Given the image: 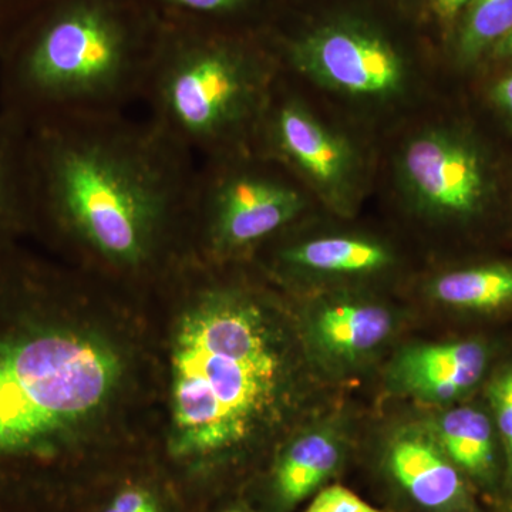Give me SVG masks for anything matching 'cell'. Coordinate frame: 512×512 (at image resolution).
<instances>
[{
    "label": "cell",
    "instance_id": "cell-12",
    "mask_svg": "<svg viewBox=\"0 0 512 512\" xmlns=\"http://www.w3.org/2000/svg\"><path fill=\"white\" fill-rule=\"evenodd\" d=\"M387 464L397 483L421 507L446 512L470 508L464 474L444 453L429 426L397 433Z\"/></svg>",
    "mask_w": 512,
    "mask_h": 512
},
{
    "label": "cell",
    "instance_id": "cell-2",
    "mask_svg": "<svg viewBox=\"0 0 512 512\" xmlns=\"http://www.w3.org/2000/svg\"><path fill=\"white\" fill-rule=\"evenodd\" d=\"M55 282L12 245L0 249V498L55 458L120 380L109 343L47 311Z\"/></svg>",
    "mask_w": 512,
    "mask_h": 512
},
{
    "label": "cell",
    "instance_id": "cell-15",
    "mask_svg": "<svg viewBox=\"0 0 512 512\" xmlns=\"http://www.w3.org/2000/svg\"><path fill=\"white\" fill-rule=\"evenodd\" d=\"M343 444L330 427L305 431L286 448L276 468L275 485L285 504L305 500L339 467Z\"/></svg>",
    "mask_w": 512,
    "mask_h": 512
},
{
    "label": "cell",
    "instance_id": "cell-3",
    "mask_svg": "<svg viewBox=\"0 0 512 512\" xmlns=\"http://www.w3.org/2000/svg\"><path fill=\"white\" fill-rule=\"evenodd\" d=\"M293 369L284 332L251 292L198 289L171 348L175 456H215L255 439L288 406Z\"/></svg>",
    "mask_w": 512,
    "mask_h": 512
},
{
    "label": "cell",
    "instance_id": "cell-21",
    "mask_svg": "<svg viewBox=\"0 0 512 512\" xmlns=\"http://www.w3.org/2000/svg\"><path fill=\"white\" fill-rule=\"evenodd\" d=\"M306 512H382L367 504L355 493L342 487L332 485L316 495Z\"/></svg>",
    "mask_w": 512,
    "mask_h": 512
},
{
    "label": "cell",
    "instance_id": "cell-24",
    "mask_svg": "<svg viewBox=\"0 0 512 512\" xmlns=\"http://www.w3.org/2000/svg\"><path fill=\"white\" fill-rule=\"evenodd\" d=\"M491 99L495 106L512 120V73L495 83L491 90Z\"/></svg>",
    "mask_w": 512,
    "mask_h": 512
},
{
    "label": "cell",
    "instance_id": "cell-4",
    "mask_svg": "<svg viewBox=\"0 0 512 512\" xmlns=\"http://www.w3.org/2000/svg\"><path fill=\"white\" fill-rule=\"evenodd\" d=\"M164 20L146 0H45L0 53V110L32 130L143 100Z\"/></svg>",
    "mask_w": 512,
    "mask_h": 512
},
{
    "label": "cell",
    "instance_id": "cell-11",
    "mask_svg": "<svg viewBox=\"0 0 512 512\" xmlns=\"http://www.w3.org/2000/svg\"><path fill=\"white\" fill-rule=\"evenodd\" d=\"M488 359L487 346L476 339L413 346L394 359L390 380L420 402L451 404L483 380Z\"/></svg>",
    "mask_w": 512,
    "mask_h": 512
},
{
    "label": "cell",
    "instance_id": "cell-19",
    "mask_svg": "<svg viewBox=\"0 0 512 512\" xmlns=\"http://www.w3.org/2000/svg\"><path fill=\"white\" fill-rule=\"evenodd\" d=\"M160 18L168 22L220 25L228 18L247 8L249 0H146Z\"/></svg>",
    "mask_w": 512,
    "mask_h": 512
},
{
    "label": "cell",
    "instance_id": "cell-10",
    "mask_svg": "<svg viewBox=\"0 0 512 512\" xmlns=\"http://www.w3.org/2000/svg\"><path fill=\"white\" fill-rule=\"evenodd\" d=\"M393 312L383 303L355 296H332L316 303L306 316L311 353L333 370L365 365L394 332Z\"/></svg>",
    "mask_w": 512,
    "mask_h": 512
},
{
    "label": "cell",
    "instance_id": "cell-14",
    "mask_svg": "<svg viewBox=\"0 0 512 512\" xmlns=\"http://www.w3.org/2000/svg\"><path fill=\"white\" fill-rule=\"evenodd\" d=\"M279 264L291 271L328 276L370 275L393 264L382 242L360 237H325L279 249Z\"/></svg>",
    "mask_w": 512,
    "mask_h": 512
},
{
    "label": "cell",
    "instance_id": "cell-20",
    "mask_svg": "<svg viewBox=\"0 0 512 512\" xmlns=\"http://www.w3.org/2000/svg\"><path fill=\"white\" fill-rule=\"evenodd\" d=\"M487 396L504 454L505 481L512 488V365L495 373L488 384Z\"/></svg>",
    "mask_w": 512,
    "mask_h": 512
},
{
    "label": "cell",
    "instance_id": "cell-17",
    "mask_svg": "<svg viewBox=\"0 0 512 512\" xmlns=\"http://www.w3.org/2000/svg\"><path fill=\"white\" fill-rule=\"evenodd\" d=\"M431 296L461 311H497L512 305V266L484 265L448 272L431 284Z\"/></svg>",
    "mask_w": 512,
    "mask_h": 512
},
{
    "label": "cell",
    "instance_id": "cell-1",
    "mask_svg": "<svg viewBox=\"0 0 512 512\" xmlns=\"http://www.w3.org/2000/svg\"><path fill=\"white\" fill-rule=\"evenodd\" d=\"M197 168L147 117L37 126L29 130L30 229L117 274L148 275L190 229Z\"/></svg>",
    "mask_w": 512,
    "mask_h": 512
},
{
    "label": "cell",
    "instance_id": "cell-27",
    "mask_svg": "<svg viewBox=\"0 0 512 512\" xmlns=\"http://www.w3.org/2000/svg\"><path fill=\"white\" fill-rule=\"evenodd\" d=\"M229 512H238V511H229Z\"/></svg>",
    "mask_w": 512,
    "mask_h": 512
},
{
    "label": "cell",
    "instance_id": "cell-9",
    "mask_svg": "<svg viewBox=\"0 0 512 512\" xmlns=\"http://www.w3.org/2000/svg\"><path fill=\"white\" fill-rule=\"evenodd\" d=\"M400 177L414 204L437 217H474L494 194L490 167L480 148L450 130L414 137L404 148Z\"/></svg>",
    "mask_w": 512,
    "mask_h": 512
},
{
    "label": "cell",
    "instance_id": "cell-6",
    "mask_svg": "<svg viewBox=\"0 0 512 512\" xmlns=\"http://www.w3.org/2000/svg\"><path fill=\"white\" fill-rule=\"evenodd\" d=\"M276 168L252 148L198 164L188 231L212 262L251 251L301 217L305 195Z\"/></svg>",
    "mask_w": 512,
    "mask_h": 512
},
{
    "label": "cell",
    "instance_id": "cell-22",
    "mask_svg": "<svg viewBox=\"0 0 512 512\" xmlns=\"http://www.w3.org/2000/svg\"><path fill=\"white\" fill-rule=\"evenodd\" d=\"M45 0H0V53Z\"/></svg>",
    "mask_w": 512,
    "mask_h": 512
},
{
    "label": "cell",
    "instance_id": "cell-25",
    "mask_svg": "<svg viewBox=\"0 0 512 512\" xmlns=\"http://www.w3.org/2000/svg\"><path fill=\"white\" fill-rule=\"evenodd\" d=\"M470 2L471 0H433V8L441 22L451 23Z\"/></svg>",
    "mask_w": 512,
    "mask_h": 512
},
{
    "label": "cell",
    "instance_id": "cell-8",
    "mask_svg": "<svg viewBox=\"0 0 512 512\" xmlns=\"http://www.w3.org/2000/svg\"><path fill=\"white\" fill-rule=\"evenodd\" d=\"M254 143L255 151L301 175L330 204L345 208L355 194L359 174L355 150L301 100L272 96Z\"/></svg>",
    "mask_w": 512,
    "mask_h": 512
},
{
    "label": "cell",
    "instance_id": "cell-26",
    "mask_svg": "<svg viewBox=\"0 0 512 512\" xmlns=\"http://www.w3.org/2000/svg\"><path fill=\"white\" fill-rule=\"evenodd\" d=\"M493 55L498 59H511L512 57V32L508 33L493 47Z\"/></svg>",
    "mask_w": 512,
    "mask_h": 512
},
{
    "label": "cell",
    "instance_id": "cell-7",
    "mask_svg": "<svg viewBox=\"0 0 512 512\" xmlns=\"http://www.w3.org/2000/svg\"><path fill=\"white\" fill-rule=\"evenodd\" d=\"M286 59L311 82L353 97L390 99L406 86L402 56L375 30L332 23L286 45Z\"/></svg>",
    "mask_w": 512,
    "mask_h": 512
},
{
    "label": "cell",
    "instance_id": "cell-5",
    "mask_svg": "<svg viewBox=\"0 0 512 512\" xmlns=\"http://www.w3.org/2000/svg\"><path fill=\"white\" fill-rule=\"evenodd\" d=\"M247 45L218 26L164 20L141 101L147 119L197 160L252 148L275 69Z\"/></svg>",
    "mask_w": 512,
    "mask_h": 512
},
{
    "label": "cell",
    "instance_id": "cell-13",
    "mask_svg": "<svg viewBox=\"0 0 512 512\" xmlns=\"http://www.w3.org/2000/svg\"><path fill=\"white\" fill-rule=\"evenodd\" d=\"M429 427L461 473L481 484L494 483L500 440L490 413L476 406L451 407Z\"/></svg>",
    "mask_w": 512,
    "mask_h": 512
},
{
    "label": "cell",
    "instance_id": "cell-18",
    "mask_svg": "<svg viewBox=\"0 0 512 512\" xmlns=\"http://www.w3.org/2000/svg\"><path fill=\"white\" fill-rule=\"evenodd\" d=\"M458 37V57L471 63L512 32V0H471Z\"/></svg>",
    "mask_w": 512,
    "mask_h": 512
},
{
    "label": "cell",
    "instance_id": "cell-16",
    "mask_svg": "<svg viewBox=\"0 0 512 512\" xmlns=\"http://www.w3.org/2000/svg\"><path fill=\"white\" fill-rule=\"evenodd\" d=\"M30 225L29 131L0 110V249Z\"/></svg>",
    "mask_w": 512,
    "mask_h": 512
},
{
    "label": "cell",
    "instance_id": "cell-23",
    "mask_svg": "<svg viewBox=\"0 0 512 512\" xmlns=\"http://www.w3.org/2000/svg\"><path fill=\"white\" fill-rule=\"evenodd\" d=\"M104 512H161L156 498L141 488H127L111 501Z\"/></svg>",
    "mask_w": 512,
    "mask_h": 512
}]
</instances>
